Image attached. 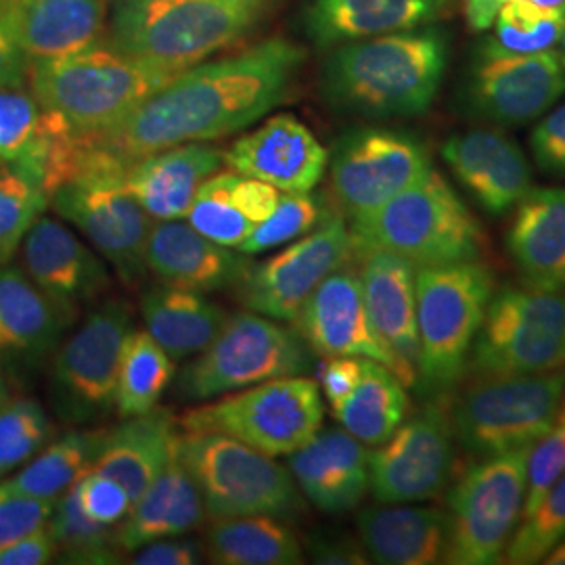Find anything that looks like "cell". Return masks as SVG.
Wrapping results in <instances>:
<instances>
[{
    "instance_id": "obj_36",
    "label": "cell",
    "mask_w": 565,
    "mask_h": 565,
    "mask_svg": "<svg viewBox=\"0 0 565 565\" xmlns=\"http://www.w3.org/2000/svg\"><path fill=\"white\" fill-rule=\"evenodd\" d=\"M205 555L218 565H298L303 548L294 530L270 515L214 520L205 530Z\"/></svg>"
},
{
    "instance_id": "obj_44",
    "label": "cell",
    "mask_w": 565,
    "mask_h": 565,
    "mask_svg": "<svg viewBox=\"0 0 565 565\" xmlns=\"http://www.w3.org/2000/svg\"><path fill=\"white\" fill-rule=\"evenodd\" d=\"M564 25L565 9L513 0L501 7L492 39L515 53H545L559 42Z\"/></svg>"
},
{
    "instance_id": "obj_2",
    "label": "cell",
    "mask_w": 565,
    "mask_h": 565,
    "mask_svg": "<svg viewBox=\"0 0 565 565\" xmlns=\"http://www.w3.org/2000/svg\"><path fill=\"white\" fill-rule=\"evenodd\" d=\"M448 61L450 36L434 23L348 42L324 60L321 93L342 114L369 120L415 118L438 97Z\"/></svg>"
},
{
    "instance_id": "obj_40",
    "label": "cell",
    "mask_w": 565,
    "mask_h": 565,
    "mask_svg": "<svg viewBox=\"0 0 565 565\" xmlns=\"http://www.w3.org/2000/svg\"><path fill=\"white\" fill-rule=\"evenodd\" d=\"M49 530L57 545L61 562L107 565L120 562L118 525L97 524L82 511L76 486L63 492L53 505Z\"/></svg>"
},
{
    "instance_id": "obj_14",
    "label": "cell",
    "mask_w": 565,
    "mask_h": 565,
    "mask_svg": "<svg viewBox=\"0 0 565 565\" xmlns=\"http://www.w3.org/2000/svg\"><path fill=\"white\" fill-rule=\"evenodd\" d=\"M135 331L128 303L95 308L72 338L61 343L51 366L49 394L65 424L90 425L116 411L121 350Z\"/></svg>"
},
{
    "instance_id": "obj_37",
    "label": "cell",
    "mask_w": 565,
    "mask_h": 565,
    "mask_svg": "<svg viewBox=\"0 0 565 565\" xmlns=\"http://www.w3.org/2000/svg\"><path fill=\"white\" fill-rule=\"evenodd\" d=\"M105 436L107 427L72 429L44 446L20 473L0 482L21 494L57 501L63 492L93 471Z\"/></svg>"
},
{
    "instance_id": "obj_29",
    "label": "cell",
    "mask_w": 565,
    "mask_h": 565,
    "mask_svg": "<svg viewBox=\"0 0 565 565\" xmlns=\"http://www.w3.org/2000/svg\"><path fill=\"white\" fill-rule=\"evenodd\" d=\"M505 245L525 282L565 289V189H530L515 205Z\"/></svg>"
},
{
    "instance_id": "obj_46",
    "label": "cell",
    "mask_w": 565,
    "mask_h": 565,
    "mask_svg": "<svg viewBox=\"0 0 565 565\" xmlns=\"http://www.w3.org/2000/svg\"><path fill=\"white\" fill-rule=\"evenodd\" d=\"M42 107L32 90L0 88V163L15 162L32 139Z\"/></svg>"
},
{
    "instance_id": "obj_26",
    "label": "cell",
    "mask_w": 565,
    "mask_h": 565,
    "mask_svg": "<svg viewBox=\"0 0 565 565\" xmlns=\"http://www.w3.org/2000/svg\"><path fill=\"white\" fill-rule=\"evenodd\" d=\"M450 11V0H308L302 25L319 49L431 25Z\"/></svg>"
},
{
    "instance_id": "obj_18",
    "label": "cell",
    "mask_w": 565,
    "mask_h": 565,
    "mask_svg": "<svg viewBox=\"0 0 565 565\" xmlns=\"http://www.w3.org/2000/svg\"><path fill=\"white\" fill-rule=\"evenodd\" d=\"M352 256L350 226L333 210L308 235L263 263L252 264L237 285L239 302L252 312L291 323L315 289Z\"/></svg>"
},
{
    "instance_id": "obj_3",
    "label": "cell",
    "mask_w": 565,
    "mask_h": 565,
    "mask_svg": "<svg viewBox=\"0 0 565 565\" xmlns=\"http://www.w3.org/2000/svg\"><path fill=\"white\" fill-rule=\"evenodd\" d=\"M270 0H116L111 42L124 53L181 74L247 36Z\"/></svg>"
},
{
    "instance_id": "obj_20",
    "label": "cell",
    "mask_w": 565,
    "mask_h": 565,
    "mask_svg": "<svg viewBox=\"0 0 565 565\" xmlns=\"http://www.w3.org/2000/svg\"><path fill=\"white\" fill-rule=\"evenodd\" d=\"M291 323L315 354L361 356L394 371V361L371 323L361 275L345 264L315 289Z\"/></svg>"
},
{
    "instance_id": "obj_34",
    "label": "cell",
    "mask_w": 565,
    "mask_h": 565,
    "mask_svg": "<svg viewBox=\"0 0 565 565\" xmlns=\"http://www.w3.org/2000/svg\"><path fill=\"white\" fill-rule=\"evenodd\" d=\"M13 21L28 61L55 60L102 41L103 0H13Z\"/></svg>"
},
{
    "instance_id": "obj_1",
    "label": "cell",
    "mask_w": 565,
    "mask_h": 565,
    "mask_svg": "<svg viewBox=\"0 0 565 565\" xmlns=\"http://www.w3.org/2000/svg\"><path fill=\"white\" fill-rule=\"evenodd\" d=\"M302 61L294 42L268 39L237 55L198 63L97 135L128 163L182 142L235 135L287 97Z\"/></svg>"
},
{
    "instance_id": "obj_12",
    "label": "cell",
    "mask_w": 565,
    "mask_h": 565,
    "mask_svg": "<svg viewBox=\"0 0 565 565\" xmlns=\"http://www.w3.org/2000/svg\"><path fill=\"white\" fill-rule=\"evenodd\" d=\"M312 354L298 331L252 310L237 312L184 366L179 392L186 401H210L268 380L303 375L315 364Z\"/></svg>"
},
{
    "instance_id": "obj_28",
    "label": "cell",
    "mask_w": 565,
    "mask_h": 565,
    "mask_svg": "<svg viewBox=\"0 0 565 565\" xmlns=\"http://www.w3.org/2000/svg\"><path fill=\"white\" fill-rule=\"evenodd\" d=\"M356 527L369 562L382 565L445 564L448 513L443 509L380 503L359 513Z\"/></svg>"
},
{
    "instance_id": "obj_48",
    "label": "cell",
    "mask_w": 565,
    "mask_h": 565,
    "mask_svg": "<svg viewBox=\"0 0 565 565\" xmlns=\"http://www.w3.org/2000/svg\"><path fill=\"white\" fill-rule=\"evenodd\" d=\"M55 501L21 494L0 482V551L49 524Z\"/></svg>"
},
{
    "instance_id": "obj_17",
    "label": "cell",
    "mask_w": 565,
    "mask_h": 565,
    "mask_svg": "<svg viewBox=\"0 0 565 565\" xmlns=\"http://www.w3.org/2000/svg\"><path fill=\"white\" fill-rule=\"evenodd\" d=\"M450 411L427 404L369 452V490L377 503H422L443 494L455 471Z\"/></svg>"
},
{
    "instance_id": "obj_30",
    "label": "cell",
    "mask_w": 565,
    "mask_h": 565,
    "mask_svg": "<svg viewBox=\"0 0 565 565\" xmlns=\"http://www.w3.org/2000/svg\"><path fill=\"white\" fill-rule=\"evenodd\" d=\"M205 520L202 492L182 463L179 446L156 480L132 503L118 525L121 553H135L153 541L189 534Z\"/></svg>"
},
{
    "instance_id": "obj_21",
    "label": "cell",
    "mask_w": 565,
    "mask_h": 565,
    "mask_svg": "<svg viewBox=\"0 0 565 565\" xmlns=\"http://www.w3.org/2000/svg\"><path fill=\"white\" fill-rule=\"evenodd\" d=\"M354 256L361 258V281L371 323L394 361V373L406 387H417V266L384 249H366Z\"/></svg>"
},
{
    "instance_id": "obj_35",
    "label": "cell",
    "mask_w": 565,
    "mask_h": 565,
    "mask_svg": "<svg viewBox=\"0 0 565 565\" xmlns=\"http://www.w3.org/2000/svg\"><path fill=\"white\" fill-rule=\"evenodd\" d=\"M145 331L162 345L172 361L198 356L226 323L228 315L205 294L172 285H156L141 298Z\"/></svg>"
},
{
    "instance_id": "obj_54",
    "label": "cell",
    "mask_w": 565,
    "mask_h": 565,
    "mask_svg": "<svg viewBox=\"0 0 565 565\" xmlns=\"http://www.w3.org/2000/svg\"><path fill=\"white\" fill-rule=\"evenodd\" d=\"M57 555V545L49 525L20 539L18 543L0 551V565H42L49 564Z\"/></svg>"
},
{
    "instance_id": "obj_15",
    "label": "cell",
    "mask_w": 565,
    "mask_h": 565,
    "mask_svg": "<svg viewBox=\"0 0 565 565\" xmlns=\"http://www.w3.org/2000/svg\"><path fill=\"white\" fill-rule=\"evenodd\" d=\"M126 168L111 153L102 166L51 195V207L63 221L81 228L124 281H139L147 270L145 247L153 218L126 186Z\"/></svg>"
},
{
    "instance_id": "obj_60",
    "label": "cell",
    "mask_w": 565,
    "mask_h": 565,
    "mask_svg": "<svg viewBox=\"0 0 565 565\" xmlns=\"http://www.w3.org/2000/svg\"><path fill=\"white\" fill-rule=\"evenodd\" d=\"M114 2H116V0H114Z\"/></svg>"
},
{
    "instance_id": "obj_45",
    "label": "cell",
    "mask_w": 565,
    "mask_h": 565,
    "mask_svg": "<svg viewBox=\"0 0 565 565\" xmlns=\"http://www.w3.org/2000/svg\"><path fill=\"white\" fill-rule=\"evenodd\" d=\"M333 210L310 193H281L273 214L258 224L237 247L242 254L258 256L285 243L296 242L315 231Z\"/></svg>"
},
{
    "instance_id": "obj_27",
    "label": "cell",
    "mask_w": 565,
    "mask_h": 565,
    "mask_svg": "<svg viewBox=\"0 0 565 565\" xmlns=\"http://www.w3.org/2000/svg\"><path fill=\"white\" fill-rule=\"evenodd\" d=\"M306 501L323 513H345L369 490V452L361 440L345 429H321L308 445L287 455Z\"/></svg>"
},
{
    "instance_id": "obj_33",
    "label": "cell",
    "mask_w": 565,
    "mask_h": 565,
    "mask_svg": "<svg viewBox=\"0 0 565 565\" xmlns=\"http://www.w3.org/2000/svg\"><path fill=\"white\" fill-rule=\"evenodd\" d=\"M279 198L281 191L266 182L233 170L216 172L203 182L184 221L212 242L239 247L273 214Z\"/></svg>"
},
{
    "instance_id": "obj_57",
    "label": "cell",
    "mask_w": 565,
    "mask_h": 565,
    "mask_svg": "<svg viewBox=\"0 0 565 565\" xmlns=\"http://www.w3.org/2000/svg\"><path fill=\"white\" fill-rule=\"evenodd\" d=\"M543 564L548 565H565V536L548 551V555L545 557Z\"/></svg>"
},
{
    "instance_id": "obj_6",
    "label": "cell",
    "mask_w": 565,
    "mask_h": 565,
    "mask_svg": "<svg viewBox=\"0 0 565 565\" xmlns=\"http://www.w3.org/2000/svg\"><path fill=\"white\" fill-rule=\"evenodd\" d=\"M422 392L443 394L463 380L486 308L497 289L482 260L417 266Z\"/></svg>"
},
{
    "instance_id": "obj_31",
    "label": "cell",
    "mask_w": 565,
    "mask_h": 565,
    "mask_svg": "<svg viewBox=\"0 0 565 565\" xmlns=\"http://www.w3.org/2000/svg\"><path fill=\"white\" fill-rule=\"evenodd\" d=\"M72 321L32 279L11 264H0V361L36 363L60 345Z\"/></svg>"
},
{
    "instance_id": "obj_16",
    "label": "cell",
    "mask_w": 565,
    "mask_h": 565,
    "mask_svg": "<svg viewBox=\"0 0 565 565\" xmlns=\"http://www.w3.org/2000/svg\"><path fill=\"white\" fill-rule=\"evenodd\" d=\"M431 168L429 153L417 137L382 126L348 130L331 153V193L338 212L350 221L366 214Z\"/></svg>"
},
{
    "instance_id": "obj_11",
    "label": "cell",
    "mask_w": 565,
    "mask_h": 565,
    "mask_svg": "<svg viewBox=\"0 0 565 565\" xmlns=\"http://www.w3.org/2000/svg\"><path fill=\"white\" fill-rule=\"evenodd\" d=\"M532 446L469 465L448 497L445 564H501L522 518Z\"/></svg>"
},
{
    "instance_id": "obj_39",
    "label": "cell",
    "mask_w": 565,
    "mask_h": 565,
    "mask_svg": "<svg viewBox=\"0 0 565 565\" xmlns=\"http://www.w3.org/2000/svg\"><path fill=\"white\" fill-rule=\"evenodd\" d=\"M174 377V361L147 331H132L121 350L116 411L121 419L149 413Z\"/></svg>"
},
{
    "instance_id": "obj_5",
    "label": "cell",
    "mask_w": 565,
    "mask_h": 565,
    "mask_svg": "<svg viewBox=\"0 0 565 565\" xmlns=\"http://www.w3.org/2000/svg\"><path fill=\"white\" fill-rule=\"evenodd\" d=\"M28 74L42 109L60 114L82 132L118 126L177 76L102 41L72 55L32 61Z\"/></svg>"
},
{
    "instance_id": "obj_58",
    "label": "cell",
    "mask_w": 565,
    "mask_h": 565,
    "mask_svg": "<svg viewBox=\"0 0 565 565\" xmlns=\"http://www.w3.org/2000/svg\"><path fill=\"white\" fill-rule=\"evenodd\" d=\"M11 396V390H9V380H7V373H4V363L0 361V406Z\"/></svg>"
},
{
    "instance_id": "obj_52",
    "label": "cell",
    "mask_w": 565,
    "mask_h": 565,
    "mask_svg": "<svg viewBox=\"0 0 565 565\" xmlns=\"http://www.w3.org/2000/svg\"><path fill=\"white\" fill-rule=\"evenodd\" d=\"M205 546L189 536H168L142 545L135 551L130 564L135 565H195L202 564Z\"/></svg>"
},
{
    "instance_id": "obj_56",
    "label": "cell",
    "mask_w": 565,
    "mask_h": 565,
    "mask_svg": "<svg viewBox=\"0 0 565 565\" xmlns=\"http://www.w3.org/2000/svg\"><path fill=\"white\" fill-rule=\"evenodd\" d=\"M513 0H465V20L471 30L476 32H488L497 20L501 7ZM551 9H565V0H530Z\"/></svg>"
},
{
    "instance_id": "obj_19",
    "label": "cell",
    "mask_w": 565,
    "mask_h": 565,
    "mask_svg": "<svg viewBox=\"0 0 565 565\" xmlns=\"http://www.w3.org/2000/svg\"><path fill=\"white\" fill-rule=\"evenodd\" d=\"M23 273L74 323L78 308L109 289L102 258L67 226L41 216L21 243Z\"/></svg>"
},
{
    "instance_id": "obj_8",
    "label": "cell",
    "mask_w": 565,
    "mask_h": 565,
    "mask_svg": "<svg viewBox=\"0 0 565 565\" xmlns=\"http://www.w3.org/2000/svg\"><path fill=\"white\" fill-rule=\"evenodd\" d=\"M565 398V369L473 377L450 406L455 440L478 459L534 446Z\"/></svg>"
},
{
    "instance_id": "obj_51",
    "label": "cell",
    "mask_w": 565,
    "mask_h": 565,
    "mask_svg": "<svg viewBox=\"0 0 565 565\" xmlns=\"http://www.w3.org/2000/svg\"><path fill=\"white\" fill-rule=\"evenodd\" d=\"M30 61L21 51L15 21L13 0H0V88L21 86L28 76Z\"/></svg>"
},
{
    "instance_id": "obj_9",
    "label": "cell",
    "mask_w": 565,
    "mask_h": 565,
    "mask_svg": "<svg viewBox=\"0 0 565 565\" xmlns=\"http://www.w3.org/2000/svg\"><path fill=\"white\" fill-rule=\"evenodd\" d=\"M565 369V289L532 282L494 289L471 348V377Z\"/></svg>"
},
{
    "instance_id": "obj_41",
    "label": "cell",
    "mask_w": 565,
    "mask_h": 565,
    "mask_svg": "<svg viewBox=\"0 0 565 565\" xmlns=\"http://www.w3.org/2000/svg\"><path fill=\"white\" fill-rule=\"evenodd\" d=\"M49 205V193L28 172L15 163H0V264L13 260Z\"/></svg>"
},
{
    "instance_id": "obj_49",
    "label": "cell",
    "mask_w": 565,
    "mask_h": 565,
    "mask_svg": "<svg viewBox=\"0 0 565 565\" xmlns=\"http://www.w3.org/2000/svg\"><path fill=\"white\" fill-rule=\"evenodd\" d=\"M76 492L82 511L97 524L120 525L132 507L128 490L99 471L86 473L76 484Z\"/></svg>"
},
{
    "instance_id": "obj_22",
    "label": "cell",
    "mask_w": 565,
    "mask_h": 565,
    "mask_svg": "<svg viewBox=\"0 0 565 565\" xmlns=\"http://www.w3.org/2000/svg\"><path fill=\"white\" fill-rule=\"evenodd\" d=\"M327 162V149L291 114L273 116L224 151V163L233 172L266 182L281 193H310L323 179Z\"/></svg>"
},
{
    "instance_id": "obj_43",
    "label": "cell",
    "mask_w": 565,
    "mask_h": 565,
    "mask_svg": "<svg viewBox=\"0 0 565 565\" xmlns=\"http://www.w3.org/2000/svg\"><path fill=\"white\" fill-rule=\"evenodd\" d=\"M565 536V471L553 482L545 497L522 518L515 527L503 562L534 565L545 562L548 551Z\"/></svg>"
},
{
    "instance_id": "obj_7",
    "label": "cell",
    "mask_w": 565,
    "mask_h": 565,
    "mask_svg": "<svg viewBox=\"0 0 565 565\" xmlns=\"http://www.w3.org/2000/svg\"><path fill=\"white\" fill-rule=\"evenodd\" d=\"M179 455L202 492L212 520L270 515L294 522L306 501L289 469L239 440L216 431H184Z\"/></svg>"
},
{
    "instance_id": "obj_55",
    "label": "cell",
    "mask_w": 565,
    "mask_h": 565,
    "mask_svg": "<svg viewBox=\"0 0 565 565\" xmlns=\"http://www.w3.org/2000/svg\"><path fill=\"white\" fill-rule=\"evenodd\" d=\"M308 553L315 564L361 565L369 564L363 545L348 536H312L308 541Z\"/></svg>"
},
{
    "instance_id": "obj_59",
    "label": "cell",
    "mask_w": 565,
    "mask_h": 565,
    "mask_svg": "<svg viewBox=\"0 0 565 565\" xmlns=\"http://www.w3.org/2000/svg\"><path fill=\"white\" fill-rule=\"evenodd\" d=\"M557 44H559V51H557V53H559V55H562V60L565 61V25L564 30H562V36H559V42H557Z\"/></svg>"
},
{
    "instance_id": "obj_24",
    "label": "cell",
    "mask_w": 565,
    "mask_h": 565,
    "mask_svg": "<svg viewBox=\"0 0 565 565\" xmlns=\"http://www.w3.org/2000/svg\"><path fill=\"white\" fill-rule=\"evenodd\" d=\"M145 264L160 281L200 294L237 287L252 268V256L207 239L184 218L151 224Z\"/></svg>"
},
{
    "instance_id": "obj_23",
    "label": "cell",
    "mask_w": 565,
    "mask_h": 565,
    "mask_svg": "<svg viewBox=\"0 0 565 565\" xmlns=\"http://www.w3.org/2000/svg\"><path fill=\"white\" fill-rule=\"evenodd\" d=\"M452 177L492 216L507 214L532 189V170L520 145L494 128L452 135L443 145Z\"/></svg>"
},
{
    "instance_id": "obj_13",
    "label": "cell",
    "mask_w": 565,
    "mask_h": 565,
    "mask_svg": "<svg viewBox=\"0 0 565 565\" xmlns=\"http://www.w3.org/2000/svg\"><path fill=\"white\" fill-rule=\"evenodd\" d=\"M565 95V61L557 51L515 53L486 36L471 51L459 103L471 120L518 128L543 118Z\"/></svg>"
},
{
    "instance_id": "obj_53",
    "label": "cell",
    "mask_w": 565,
    "mask_h": 565,
    "mask_svg": "<svg viewBox=\"0 0 565 565\" xmlns=\"http://www.w3.org/2000/svg\"><path fill=\"white\" fill-rule=\"evenodd\" d=\"M364 359L361 356H327L321 366V390L331 408H340L356 390L363 377Z\"/></svg>"
},
{
    "instance_id": "obj_10",
    "label": "cell",
    "mask_w": 565,
    "mask_h": 565,
    "mask_svg": "<svg viewBox=\"0 0 565 565\" xmlns=\"http://www.w3.org/2000/svg\"><path fill=\"white\" fill-rule=\"evenodd\" d=\"M321 387L303 375L268 380L186 411L184 431H216L268 457H287L323 429Z\"/></svg>"
},
{
    "instance_id": "obj_47",
    "label": "cell",
    "mask_w": 565,
    "mask_h": 565,
    "mask_svg": "<svg viewBox=\"0 0 565 565\" xmlns=\"http://www.w3.org/2000/svg\"><path fill=\"white\" fill-rule=\"evenodd\" d=\"M565 471V398L562 408L548 427L545 436L532 446L527 461V490H525L524 511L527 515L536 503L545 497L546 490Z\"/></svg>"
},
{
    "instance_id": "obj_50",
    "label": "cell",
    "mask_w": 565,
    "mask_h": 565,
    "mask_svg": "<svg viewBox=\"0 0 565 565\" xmlns=\"http://www.w3.org/2000/svg\"><path fill=\"white\" fill-rule=\"evenodd\" d=\"M536 166L551 177H565V103L548 111L530 137Z\"/></svg>"
},
{
    "instance_id": "obj_38",
    "label": "cell",
    "mask_w": 565,
    "mask_h": 565,
    "mask_svg": "<svg viewBox=\"0 0 565 565\" xmlns=\"http://www.w3.org/2000/svg\"><path fill=\"white\" fill-rule=\"evenodd\" d=\"M406 385L385 364L364 359L363 377L345 403L335 408L343 429L366 446L385 443L408 417Z\"/></svg>"
},
{
    "instance_id": "obj_32",
    "label": "cell",
    "mask_w": 565,
    "mask_h": 565,
    "mask_svg": "<svg viewBox=\"0 0 565 565\" xmlns=\"http://www.w3.org/2000/svg\"><path fill=\"white\" fill-rule=\"evenodd\" d=\"M177 425L166 408L124 419V424L107 429L93 471L118 480L135 503L177 450Z\"/></svg>"
},
{
    "instance_id": "obj_25",
    "label": "cell",
    "mask_w": 565,
    "mask_h": 565,
    "mask_svg": "<svg viewBox=\"0 0 565 565\" xmlns=\"http://www.w3.org/2000/svg\"><path fill=\"white\" fill-rule=\"evenodd\" d=\"M224 163V151L205 142H182L128 163L126 186L153 221L186 218L203 182Z\"/></svg>"
},
{
    "instance_id": "obj_42",
    "label": "cell",
    "mask_w": 565,
    "mask_h": 565,
    "mask_svg": "<svg viewBox=\"0 0 565 565\" xmlns=\"http://www.w3.org/2000/svg\"><path fill=\"white\" fill-rule=\"evenodd\" d=\"M53 434V422L39 401L9 396L0 406V480L32 461Z\"/></svg>"
},
{
    "instance_id": "obj_4",
    "label": "cell",
    "mask_w": 565,
    "mask_h": 565,
    "mask_svg": "<svg viewBox=\"0 0 565 565\" xmlns=\"http://www.w3.org/2000/svg\"><path fill=\"white\" fill-rule=\"evenodd\" d=\"M348 226L354 254L384 249L415 266L482 260L486 252L482 224L434 168Z\"/></svg>"
}]
</instances>
